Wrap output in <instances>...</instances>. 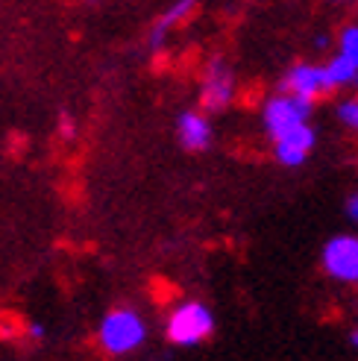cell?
<instances>
[{
  "mask_svg": "<svg viewBox=\"0 0 358 361\" xmlns=\"http://www.w3.org/2000/svg\"><path fill=\"white\" fill-rule=\"evenodd\" d=\"M191 12H194V4H176L173 9H168L162 18H159V21L153 24V30H150V35H147L150 50H162V47H165V39H168V32H171L176 24H183Z\"/></svg>",
  "mask_w": 358,
  "mask_h": 361,
  "instance_id": "cell-8",
  "label": "cell"
},
{
  "mask_svg": "<svg viewBox=\"0 0 358 361\" xmlns=\"http://www.w3.org/2000/svg\"><path fill=\"white\" fill-rule=\"evenodd\" d=\"M27 335H30L32 341H42V338H44V326H42V323H30V329H27Z\"/></svg>",
  "mask_w": 358,
  "mask_h": 361,
  "instance_id": "cell-16",
  "label": "cell"
},
{
  "mask_svg": "<svg viewBox=\"0 0 358 361\" xmlns=\"http://www.w3.org/2000/svg\"><path fill=\"white\" fill-rule=\"evenodd\" d=\"M326 77H329V82H332V88H341V85H352V82H358V68L347 59V56H338L326 65Z\"/></svg>",
  "mask_w": 358,
  "mask_h": 361,
  "instance_id": "cell-9",
  "label": "cell"
},
{
  "mask_svg": "<svg viewBox=\"0 0 358 361\" xmlns=\"http://www.w3.org/2000/svg\"><path fill=\"white\" fill-rule=\"evenodd\" d=\"M338 42H341V56H347L358 68V24H347Z\"/></svg>",
  "mask_w": 358,
  "mask_h": 361,
  "instance_id": "cell-11",
  "label": "cell"
},
{
  "mask_svg": "<svg viewBox=\"0 0 358 361\" xmlns=\"http://www.w3.org/2000/svg\"><path fill=\"white\" fill-rule=\"evenodd\" d=\"M232 97H235V77L229 65L223 59H211L200 85V106L206 112H223Z\"/></svg>",
  "mask_w": 358,
  "mask_h": 361,
  "instance_id": "cell-4",
  "label": "cell"
},
{
  "mask_svg": "<svg viewBox=\"0 0 358 361\" xmlns=\"http://www.w3.org/2000/svg\"><path fill=\"white\" fill-rule=\"evenodd\" d=\"M347 214H350V218L358 224V194H352L350 200H347Z\"/></svg>",
  "mask_w": 358,
  "mask_h": 361,
  "instance_id": "cell-15",
  "label": "cell"
},
{
  "mask_svg": "<svg viewBox=\"0 0 358 361\" xmlns=\"http://www.w3.org/2000/svg\"><path fill=\"white\" fill-rule=\"evenodd\" d=\"M97 338H100L106 353L130 355L144 344L147 326H144V320H141V314H135L132 309H115V312H109L103 317Z\"/></svg>",
  "mask_w": 358,
  "mask_h": 361,
  "instance_id": "cell-1",
  "label": "cell"
},
{
  "mask_svg": "<svg viewBox=\"0 0 358 361\" xmlns=\"http://www.w3.org/2000/svg\"><path fill=\"white\" fill-rule=\"evenodd\" d=\"M168 341L176 347H194V344H203V341L214 332V314L209 305L188 300L183 305H176L168 317Z\"/></svg>",
  "mask_w": 358,
  "mask_h": 361,
  "instance_id": "cell-2",
  "label": "cell"
},
{
  "mask_svg": "<svg viewBox=\"0 0 358 361\" xmlns=\"http://www.w3.org/2000/svg\"><path fill=\"white\" fill-rule=\"evenodd\" d=\"M323 267L338 282H358V238L338 235L323 247Z\"/></svg>",
  "mask_w": 358,
  "mask_h": 361,
  "instance_id": "cell-6",
  "label": "cell"
},
{
  "mask_svg": "<svg viewBox=\"0 0 358 361\" xmlns=\"http://www.w3.org/2000/svg\"><path fill=\"white\" fill-rule=\"evenodd\" d=\"M338 121H341L347 130L358 133V97H350L344 103H338Z\"/></svg>",
  "mask_w": 358,
  "mask_h": 361,
  "instance_id": "cell-12",
  "label": "cell"
},
{
  "mask_svg": "<svg viewBox=\"0 0 358 361\" xmlns=\"http://www.w3.org/2000/svg\"><path fill=\"white\" fill-rule=\"evenodd\" d=\"M282 92L314 103L317 97H323L329 92H335L329 77H326V65H294L282 80Z\"/></svg>",
  "mask_w": 358,
  "mask_h": 361,
  "instance_id": "cell-5",
  "label": "cell"
},
{
  "mask_svg": "<svg viewBox=\"0 0 358 361\" xmlns=\"http://www.w3.org/2000/svg\"><path fill=\"white\" fill-rule=\"evenodd\" d=\"M176 133L185 150H209L211 144V123L200 112H183L176 121Z\"/></svg>",
  "mask_w": 358,
  "mask_h": 361,
  "instance_id": "cell-7",
  "label": "cell"
},
{
  "mask_svg": "<svg viewBox=\"0 0 358 361\" xmlns=\"http://www.w3.org/2000/svg\"><path fill=\"white\" fill-rule=\"evenodd\" d=\"M309 115H311V103L309 100H300V97H291V94H279L273 100H267L264 106V126L271 133L273 141H279L285 133L297 130V126L309 123Z\"/></svg>",
  "mask_w": 358,
  "mask_h": 361,
  "instance_id": "cell-3",
  "label": "cell"
},
{
  "mask_svg": "<svg viewBox=\"0 0 358 361\" xmlns=\"http://www.w3.org/2000/svg\"><path fill=\"white\" fill-rule=\"evenodd\" d=\"M314 47H317V50H326V47H329V39H326V35H317V39H314Z\"/></svg>",
  "mask_w": 358,
  "mask_h": 361,
  "instance_id": "cell-17",
  "label": "cell"
},
{
  "mask_svg": "<svg viewBox=\"0 0 358 361\" xmlns=\"http://www.w3.org/2000/svg\"><path fill=\"white\" fill-rule=\"evenodd\" d=\"M350 341H352V347H355V350H358V326H355V329H352V338H350Z\"/></svg>",
  "mask_w": 358,
  "mask_h": 361,
  "instance_id": "cell-18",
  "label": "cell"
},
{
  "mask_svg": "<svg viewBox=\"0 0 358 361\" xmlns=\"http://www.w3.org/2000/svg\"><path fill=\"white\" fill-rule=\"evenodd\" d=\"M276 159L282 161L285 168H300L302 161L309 159V153H302L297 147H288V144H276Z\"/></svg>",
  "mask_w": 358,
  "mask_h": 361,
  "instance_id": "cell-13",
  "label": "cell"
},
{
  "mask_svg": "<svg viewBox=\"0 0 358 361\" xmlns=\"http://www.w3.org/2000/svg\"><path fill=\"white\" fill-rule=\"evenodd\" d=\"M59 133H62V138H74L77 126H74V121H70V115H62L59 118Z\"/></svg>",
  "mask_w": 358,
  "mask_h": 361,
  "instance_id": "cell-14",
  "label": "cell"
},
{
  "mask_svg": "<svg viewBox=\"0 0 358 361\" xmlns=\"http://www.w3.org/2000/svg\"><path fill=\"white\" fill-rule=\"evenodd\" d=\"M273 144H288V147H297V150H302V153H309L311 147H314V130L309 123H302V126H297V130H291V133H285L279 141H273Z\"/></svg>",
  "mask_w": 358,
  "mask_h": 361,
  "instance_id": "cell-10",
  "label": "cell"
}]
</instances>
